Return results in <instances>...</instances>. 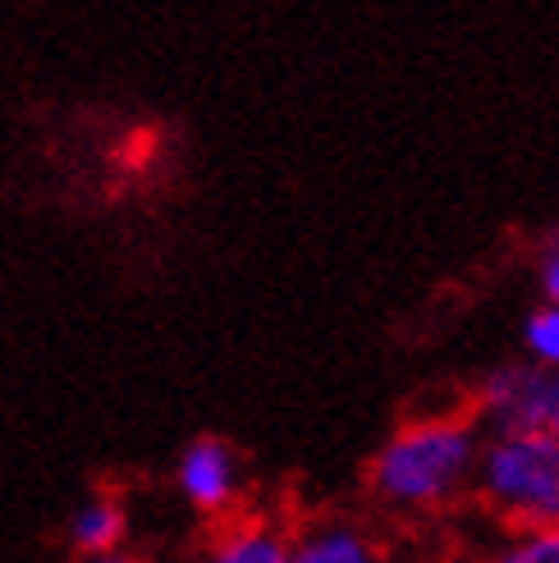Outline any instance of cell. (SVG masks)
Here are the masks:
<instances>
[{
	"label": "cell",
	"instance_id": "obj_1",
	"mask_svg": "<svg viewBox=\"0 0 559 563\" xmlns=\"http://www.w3.org/2000/svg\"><path fill=\"white\" fill-rule=\"evenodd\" d=\"M482 454V427L459 412L413 417L368 463V490L390 514H440L472 490Z\"/></svg>",
	"mask_w": 559,
	"mask_h": 563
},
{
	"label": "cell",
	"instance_id": "obj_2",
	"mask_svg": "<svg viewBox=\"0 0 559 563\" xmlns=\"http://www.w3.org/2000/svg\"><path fill=\"white\" fill-rule=\"evenodd\" d=\"M472 495L509 531L559 527V444L537 431L482 435Z\"/></svg>",
	"mask_w": 559,
	"mask_h": 563
},
{
	"label": "cell",
	"instance_id": "obj_3",
	"mask_svg": "<svg viewBox=\"0 0 559 563\" xmlns=\"http://www.w3.org/2000/svg\"><path fill=\"white\" fill-rule=\"evenodd\" d=\"M482 435L495 431H537L559 444V372H541L533 362H500L478 385Z\"/></svg>",
	"mask_w": 559,
	"mask_h": 563
},
{
	"label": "cell",
	"instance_id": "obj_4",
	"mask_svg": "<svg viewBox=\"0 0 559 563\" xmlns=\"http://www.w3.org/2000/svg\"><path fill=\"white\" fill-rule=\"evenodd\" d=\"M175 490L193 514L230 518L243 504V454L220 435L188 440L175 459Z\"/></svg>",
	"mask_w": 559,
	"mask_h": 563
},
{
	"label": "cell",
	"instance_id": "obj_5",
	"mask_svg": "<svg viewBox=\"0 0 559 563\" xmlns=\"http://www.w3.org/2000/svg\"><path fill=\"white\" fill-rule=\"evenodd\" d=\"M289 563H390L368 522L349 514H321L289 531Z\"/></svg>",
	"mask_w": 559,
	"mask_h": 563
},
{
	"label": "cell",
	"instance_id": "obj_6",
	"mask_svg": "<svg viewBox=\"0 0 559 563\" xmlns=\"http://www.w3.org/2000/svg\"><path fill=\"white\" fill-rule=\"evenodd\" d=\"M69 550L78 559H106V554H120L129 541V504L116 490H97L88 499L74 504L69 514Z\"/></svg>",
	"mask_w": 559,
	"mask_h": 563
},
{
	"label": "cell",
	"instance_id": "obj_7",
	"mask_svg": "<svg viewBox=\"0 0 559 563\" xmlns=\"http://www.w3.org/2000/svg\"><path fill=\"white\" fill-rule=\"evenodd\" d=\"M202 563H289V531L275 518H234L211 537Z\"/></svg>",
	"mask_w": 559,
	"mask_h": 563
},
{
	"label": "cell",
	"instance_id": "obj_8",
	"mask_svg": "<svg viewBox=\"0 0 559 563\" xmlns=\"http://www.w3.org/2000/svg\"><path fill=\"white\" fill-rule=\"evenodd\" d=\"M482 563H559V527H523L505 531Z\"/></svg>",
	"mask_w": 559,
	"mask_h": 563
},
{
	"label": "cell",
	"instance_id": "obj_9",
	"mask_svg": "<svg viewBox=\"0 0 559 563\" xmlns=\"http://www.w3.org/2000/svg\"><path fill=\"white\" fill-rule=\"evenodd\" d=\"M523 362L541 372H559V307H533L523 321Z\"/></svg>",
	"mask_w": 559,
	"mask_h": 563
},
{
	"label": "cell",
	"instance_id": "obj_10",
	"mask_svg": "<svg viewBox=\"0 0 559 563\" xmlns=\"http://www.w3.org/2000/svg\"><path fill=\"white\" fill-rule=\"evenodd\" d=\"M537 285H541V302L559 307V230L537 247Z\"/></svg>",
	"mask_w": 559,
	"mask_h": 563
},
{
	"label": "cell",
	"instance_id": "obj_11",
	"mask_svg": "<svg viewBox=\"0 0 559 563\" xmlns=\"http://www.w3.org/2000/svg\"><path fill=\"white\" fill-rule=\"evenodd\" d=\"M78 563H138L129 550H120V554H106V559H78Z\"/></svg>",
	"mask_w": 559,
	"mask_h": 563
},
{
	"label": "cell",
	"instance_id": "obj_12",
	"mask_svg": "<svg viewBox=\"0 0 559 563\" xmlns=\"http://www.w3.org/2000/svg\"><path fill=\"white\" fill-rule=\"evenodd\" d=\"M423 563H459V559H423Z\"/></svg>",
	"mask_w": 559,
	"mask_h": 563
}]
</instances>
